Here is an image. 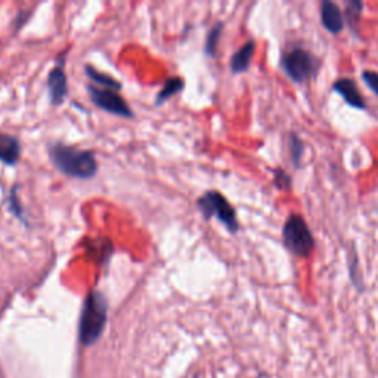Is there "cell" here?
I'll return each instance as SVG.
<instances>
[{
    "mask_svg": "<svg viewBox=\"0 0 378 378\" xmlns=\"http://www.w3.org/2000/svg\"><path fill=\"white\" fill-rule=\"evenodd\" d=\"M49 154H51V160L56 168L68 176L89 179L97 172L96 158L90 151H83L72 148V146L56 143L51 146Z\"/></svg>",
    "mask_w": 378,
    "mask_h": 378,
    "instance_id": "1",
    "label": "cell"
},
{
    "mask_svg": "<svg viewBox=\"0 0 378 378\" xmlns=\"http://www.w3.org/2000/svg\"><path fill=\"white\" fill-rule=\"evenodd\" d=\"M107 300L97 291H92L86 297L80 316L79 337L84 346L95 345L107 324Z\"/></svg>",
    "mask_w": 378,
    "mask_h": 378,
    "instance_id": "2",
    "label": "cell"
},
{
    "mask_svg": "<svg viewBox=\"0 0 378 378\" xmlns=\"http://www.w3.org/2000/svg\"><path fill=\"white\" fill-rule=\"evenodd\" d=\"M285 247L300 258H308L315 249V239L306 221L299 214H291L283 229Z\"/></svg>",
    "mask_w": 378,
    "mask_h": 378,
    "instance_id": "3",
    "label": "cell"
},
{
    "mask_svg": "<svg viewBox=\"0 0 378 378\" xmlns=\"http://www.w3.org/2000/svg\"><path fill=\"white\" fill-rule=\"evenodd\" d=\"M197 205L205 219H210L214 216L230 230V233H237L238 230V219L235 209L229 204V201L221 192L216 191L205 192L198 200Z\"/></svg>",
    "mask_w": 378,
    "mask_h": 378,
    "instance_id": "4",
    "label": "cell"
},
{
    "mask_svg": "<svg viewBox=\"0 0 378 378\" xmlns=\"http://www.w3.org/2000/svg\"><path fill=\"white\" fill-rule=\"evenodd\" d=\"M281 67L292 81L303 83L315 74L316 61L309 52L300 47H294L283 56Z\"/></svg>",
    "mask_w": 378,
    "mask_h": 378,
    "instance_id": "5",
    "label": "cell"
},
{
    "mask_svg": "<svg viewBox=\"0 0 378 378\" xmlns=\"http://www.w3.org/2000/svg\"><path fill=\"white\" fill-rule=\"evenodd\" d=\"M89 93H90V100L93 101V104L97 108L104 109V111H108L120 117H127V118L133 116L127 102L117 93V90L89 86Z\"/></svg>",
    "mask_w": 378,
    "mask_h": 378,
    "instance_id": "6",
    "label": "cell"
},
{
    "mask_svg": "<svg viewBox=\"0 0 378 378\" xmlns=\"http://www.w3.org/2000/svg\"><path fill=\"white\" fill-rule=\"evenodd\" d=\"M47 88H49V95H51V101L55 105H59L67 97L68 83H67L65 71L61 65L55 67L51 72H49Z\"/></svg>",
    "mask_w": 378,
    "mask_h": 378,
    "instance_id": "7",
    "label": "cell"
},
{
    "mask_svg": "<svg viewBox=\"0 0 378 378\" xmlns=\"http://www.w3.org/2000/svg\"><path fill=\"white\" fill-rule=\"evenodd\" d=\"M321 19L322 26L333 34H338L345 29L343 14H341L340 8L330 0H324L321 3Z\"/></svg>",
    "mask_w": 378,
    "mask_h": 378,
    "instance_id": "8",
    "label": "cell"
},
{
    "mask_svg": "<svg viewBox=\"0 0 378 378\" xmlns=\"http://www.w3.org/2000/svg\"><path fill=\"white\" fill-rule=\"evenodd\" d=\"M333 89L343 96V100L353 108L356 109H365L367 108V102H365L363 96L361 95L356 83L350 79H340L334 83Z\"/></svg>",
    "mask_w": 378,
    "mask_h": 378,
    "instance_id": "9",
    "label": "cell"
},
{
    "mask_svg": "<svg viewBox=\"0 0 378 378\" xmlns=\"http://www.w3.org/2000/svg\"><path fill=\"white\" fill-rule=\"evenodd\" d=\"M21 145L17 138L0 133V162L8 166H15L19 160Z\"/></svg>",
    "mask_w": 378,
    "mask_h": 378,
    "instance_id": "10",
    "label": "cell"
},
{
    "mask_svg": "<svg viewBox=\"0 0 378 378\" xmlns=\"http://www.w3.org/2000/svg\"><path fill=\"white\" fill-rule=\"evenodd\" d=\"M253 55H254V42L250 40L239 49V51L233 56V59H230V70H233V72L238 74V72L246 71L250 67Z\"/></svg>",
    "mask_w": 378,
    "mask_h": 378,
    "instance_id": "11",
    "label": "cell"
},
{
    "mask_svg": "<svg viewBox=\"0 0 378 378\" xmlns=\"http://www.w3.org/2000/svg\"><path fill=\"white\" fill-rule=\"evenodd\" d=\"M182 89H184V80L179 79V77L168 79L164 84V88L162 89V92L158 93V96H157V104H162V102L167 101L168 97L175 96Z\"/></svg>",
    "mask_w": 378,
    "mask_h": 378,
    "instance_id": "12",
    "label": "cell"
},
{
    "mask_svg": "<svg viewBox=\"0 0 378 378\" xmlns=\"http://www.w3.org/2000/svg\"><path fill=\"white\" fill-rule=\"evenodd\" d=\"M362 9H363V5L358 2V0H349V2H346V19L349 22L352 31H355L356 34H358V22L362 14Z\"/></svg>",
    "mask_w": 378,
    "mask_h": 378,
    "instance_id": "13",
    "label": "cell"
},
{
    "mask_svg": "<svg viewBox=\"0 0 378 378\" xmlns=\"http://www.w3.org/2000/svg\"><path fill=\"white\" fill-rule=\"evenodd\" d=\"M86 72L88 76L97 84H101V86H104V89H111V90H120V83L117 80H114L113 77H109L107 74H104V72H100L96 71L95 68L92 67H86Z\"/></svg>",
    "mask_w": 378,
    "mask_h": 378,
    "instance_id": "14",
    "label": "cell"
},
{
    "mask_svg": "<svg viewBox=\"0 0 378 378\" xmlns=\"http://www.w3.org/2000/svg\"><path fill=\"white\" fill-rule=\"evenodd\" d=\"M222 29H223V26H222L221 22H219L217 26L210 31L209 38H207V42H205V52L209 54V55H214L216 47H217V42H219V39H221Z\"/></svg>",
    "mask_w": 378,
    "mask_h": 378,
    "instance_id": "15",
    "label": "cell"
},
{
    "mask_svg": "<svg viewBox=\"0 0 378 378\" xmlns=\"http://www.w3.org/2000/svg\"><path fill=\"white\" fill-rule=\"evenodd\" d=\"M290 151H291L292 162H294L296 166H299L300 164V158L303 155V143L299 139V136L294 135V133H291V135H290Z\"/></svg>",
    "mask_w": 378,
    "mask_h": 378,
    "instance_id": "16",
    "label": "cell"
},
{
    "mask_svg": "<svg viewBox=\"0 0 378 378\" xmlns=\"http://www.w3.org/2000/svg\"><path fill=\"white\" fill-rule=\"evenodd\" d=\"M275 175V187H278L279 189H290L291 188V178L284 172L281 168H275L274 170Z\"/></svg>",
    "mask_w": 378,
    "mask_h": 378,
    "instance_id": "17",
    "label": "cell"
},
{
    "mask_svg": "<svg viewBox=\"0 0 378 378\" xmlns=\"http://www.w3.org/2000/svg\"><path fill=\"white\" fill-rule=\"evenodd\" d=\"M362 80L378 97V72H375V71H363L362 72Z\"/></svg>",
    "mask_w": 378,
    "mask_h": 378,
    "instance_id": "18",
    "label": "cell"
},
{
    "mask_svg": "<svg viewBox=\"0 0 378 378\" xmlns=\"http://www.w3.org/2000/svg\"><path fill=\"white\" fill-rule=\"evenodd\" d=\"M9 205H10V210L15 213V216L21 217V214H22V209H21L19 200L17 198V191H15V188H14V191L10 192V197H9Z\"/></svg>",
    "mask_w": 378,
    "mask_h": 378,
    "instance_id": "19",
    "label": "cell"
}]
</instances>
